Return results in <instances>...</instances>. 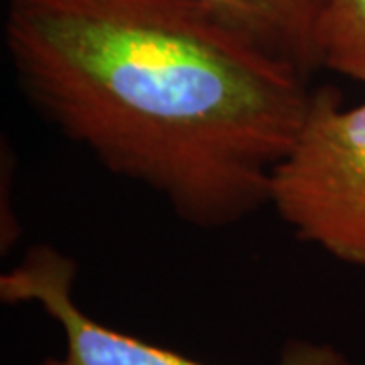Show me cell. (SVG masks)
I'll use <instances>...</instances> for the list:
<instances>
[{"mask_svg": "<svg viewBox=\"0 0 365 365\" xmlns=\"http://www.w3.org/2000/svg\"><path fill=\"white\" fill-rule=\"evenodd\" d=\"M26 100L182 222L227 227L268 205L309 110V78L197 0H4Z\"/></svg>", "mask_w": 365, "mask_h": 365, "instance_id": "cell-1", "label": "cell"}, {"mask_svg": "<svg viewBox=\"0 0 365 365\" xmlns=\"http://www.w3.org/2000/svg\"><path fill=\"white\" fill-rule=\"evenodd\" d=\"M268 205L300 242L365 268V102L311 93L297 138L270 175Z\"/></svg>", "mask_w": 365, "mask_h": 365, "instance_id": "cell-2", "label": "cell"}, {"mask_svg": "<svg viewBox=\"0 0 365 365\" xmlns=\"http://www.w3.org/2000/svg\"><path fill=\"white\" fill-rule=\"evenodd\" d=\"M78 264L61 250L37 244L0 276L4 304H35L59 325L63 353L35 365H207L179 351L116 331L96 321L76 299ZM272 365H353L331 343L288 339Z\"/></svg>", "mask_w": 365, "mask_h": 365, "instance_id": "cell-3", "label": "cell"}, {"mask_svg": "<svg viewBox=\"0 0 365 365\" xmlns=\"http://www.w3.org/2000/svg\"><path fill=\"white\" fill-rule=\"evenodd\" d=\"M264 49L300 69H319L314 25L321 0H197Z\"/></svg>", "mask_w": 365, "mask_h": 365, "instance_id": "cell-4", "label": "cell"}, {"mask_svg": "<svg viewBox=\"0 0 365 365\" xmlns=\"http://www.w3.org/2000/svg\"><path fill=\"white\" fill-rule=\"evenodd\" d=\"M314 49L319 69L365 83V0H321Z\"/></svg>", "mask_w": 365, "mask_h": 365, "instance_id": "cell-5", "label": "cell"}]
</instances>
